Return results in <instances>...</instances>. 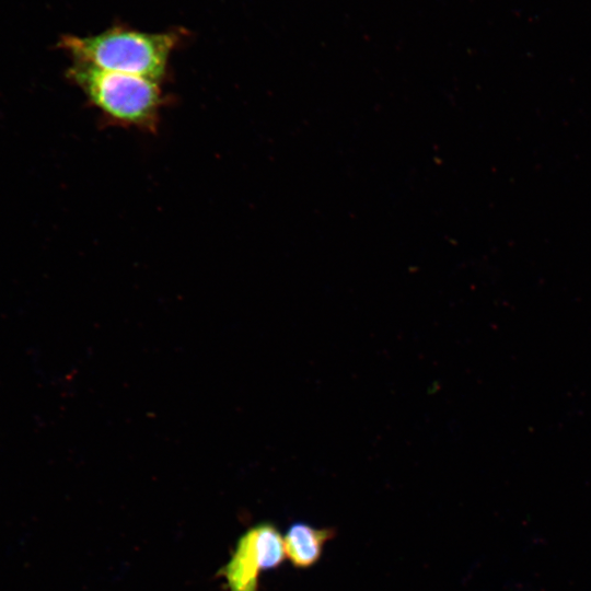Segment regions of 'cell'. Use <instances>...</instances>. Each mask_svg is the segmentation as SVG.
I'll list each match as a JSON object with an SVG mask.
<instances>
[{"label": "cell", "mask_w": 591, "mask_h": 591, "mask_svg": "<svg viewBox=\"0 0 591 591\" xmlns=\"http://www.w3.org/2000/svg\"><path fill=\"white\" fill-rule=\"evenodd\" d=\"M255 549L262 570L278 567L286 557L285 541L271 523H259L251 528Z\"/></svg>", "instance_id": "5"}, {"label": "cell", "mask_w": 591, "mask_h": 591, "mask_svg": "<svg viewBox=\"0 0 591 591\" xmlns=\"http://www.w3.org/2000/svg\"><path fill=\"white\" fill-rule=\"evenodd\" d=\"M259 571H262V568L255 549L253 533L248 529L239 538L222 575L230 591H257Z\"/></svg>", "instance_id": "3"}, {"label": "cell", "mask_w": 591, "mask_h": 591, "mask_svg": "<svg viewBox=\"0 0 591 591\" xmlns=\"http://www.w3.org/2000/svg\"><path fill=\"white\" fill-rule=\"evenodd\" d=\"M176 40L172 33L113 28L88 37L67 36L62 47L76 62L160 82Z\"/></svg>", "instance_id": "1"}, {"label": "cell", "mask_w": 591, "mask_h": 591, "mask_svg": "<svg viewBox=\"0 0 591 591\" xmlns=\"http://www.w3.org/2000/svg\"><path fill=\"white\" fill-rule=\"evenodd\" d=\"M332 536L329 529H316L303 522L292 523L283 536L286 556L293 566L309 568L320 559L325 543Z\"/></svg>", "instance_id": "4"}, {"label": "cell", "mask_w": 591, "mask_h": 591, "mask_svg": "<svg viewBox=\"0 0 591 591\" xmlns=\"http://www.w3.org/2000/svg\"><path fill=\"white\" fill-rule=\"evenodd\" d=\"M68 74L109 120L142 129L157 126L163 104L160 82L76 61Z\"/></svg>", "instance_id": "2"}]
</instances>
